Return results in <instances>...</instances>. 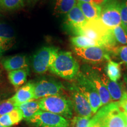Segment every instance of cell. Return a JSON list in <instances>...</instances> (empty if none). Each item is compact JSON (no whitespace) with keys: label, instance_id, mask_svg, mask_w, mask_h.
<instances>
[{"label":"cell","instance_id":"cell-26","mask_svg":"<svg viewBox=\"0 0 127 127\" xmlns=\"http://www.w3.org/2000/svg\"><path fill=\"white\" fill-rule=\"evenodd\" d=\"M116 42L127 46V32L121 25L115 27L112 29Z\"/></svg>","mask_w":127,"mask_h":127},{"label":"cell","instance_id":"cell-33","mask_svg":"<svg viewBox=\"0 0 127 127\" xmlns=\"http://www.w3.org/2000/svg\"><path fill=\"white\" fill-rule=\"evenodd\" d=\"M124 81L125 88H126V91L127 93V73L124 75Z\"/></svg>","mask_w":127,"mask_h":127},{"label":"cell","instance_id":"cell-6","mask_svg":"<svg viewBox=\"0 0 127 127\" xmlns=\"http://www.w3.org/2000/svg\"><path fill=\"white\" fill-rule=\"evenodd\" d=\"M26 121L34 127H69L70 125L69 120L62 116L41 109Z\"/></svg>","mask_w":127,"mask_h":127},{"label":"cell","instance_id":"cell-39","mask_svg":"<svg viewBox=\"0 0 127 127\" xmlns=\"http://www.w3.org/2000/svg\"><path fill=\"white\" fill-rule=\"evenodd\" d=\"M0 100H1V97H0Z\"/></svg>","mask_w":127,"mask_h":127},{"label":"cell","instance_id":"cell-15","mask_svg":"<svg viewBox=\"0 0 127 127\" xmlns=\"http://www.w3.org/2000/svg\"><path fill=\"white\" fill-rule=\"evenodd\" d=\"M2 66L8 71L28 69L26 58L24 55H15L5 58L1 61Z\"/></svg>","mask_w":127,"mask_h":127},{"label":"cell","instance_id":"cell-25","mask_svg":"<svg viewBox=\"0 0 127 127\" xmlns=\"http://www.w3.org/2000/svg\"><path fill=\"white\" fill-rule=\"evenodd\" d=\"M0 38L12 44L14 39V30L9 25L0 23Z\"/></svg>","mask_w":127,"mask_h":127},{"label":"cell","instance_id":"cell-38","mask_svg":"<svg viewBox=\"0 0 127 127\" xmlns=\"http://www.w3.org/2000/svg\"><path fill=\"white\" fill-rule=\"evenodd\" d=\"M0 75H1V71H0Z\"/></svg>","mask_w":127,"mask_h":127},{"label":"cell","instance_id":"cell-17","mask_svg":"<svg viewBox=\"0 0 127 127\" xmlns=\"http://www.w3.org/2000/svg\"><path fill=\"white\" fill-rule=\"evenodd\" d=\"M77 5L81 9L87 21L101 19V6L93 2H78Z\"/></svg>","mask_w":127,"mask_h":127},{"label":"cell","instance_id":"cell-9","mask_svg":"<svg viewBox=\"0 0 127 127\" xmlns=\"http://www.w3.org/2000/svg\"><path fill=\"white\" fill-rule=\"evenodd\" d=\"M74 52L79 57L90 63L98 64L111 60L108 50L101 47L76 48Z\"/></svg>","mask_w":127,"mask_h":127},{"label":"cell","instance_id":"cell-31","mask_svg":"<svg viewBox=\"0 0 127 127\" xmlns=\"http://www.w3.org/2000/svg\"><path fill=\"white\" fill-rule=\"evenodd\" d=\"M12 44L8 41L0 38V58H1L3 53L11 47Z\"/></svg>","mask_w":127,"mask_h":127},{"label":"cell","instance_id":"cell-11","mask_svg":"<svg viewBox=\"0 0 127 127\" xmlns=\"http://www.w3.org/2000/svg\"><path fill=\"white\" fill-rule=\"evenodd\" d=\"M69 91L71 94V100L72 102L74 111L77 116L91 118L93 112L91 105L87 98L78 89L75 84L71 85Z\"/></svg>","mask_w":127,"mask_h":127},{"label":"cell","instance_id":"cell-8","mask_svg":"<svg viewBox=\"0 0 127 127\" xmlns=\"http://www.w3.org/2000/svg\"><path fill=\"white\" fill-rule=\"evenodd\" d=\"M101 8V20L107 27L113 29L121 25V2L118 0H111Z\"/></svg>","mask_w":127,"mask_h":127},{"label":"cell","instance_id":"cell-28","mask_svg":"<svg viewBox=\"0 0 127 127\" xmlns=\"http://www.w3.org/2000/svg\"><path fill=\"white\" fill-rule=\"evenodd\" d=\"M91 117L76 116L71 120V127H88Z\"/></svg>","mask_w":127,"mask_h":127},{"label":"cell","instance_id":"cell-20","mask_svg":"<svg viewBox=\"0 0 127 127\" xmlns=\"http://www.w3.org/2000/svg\"><path fill=\"white\" fill-rule=\"evenodd\" d=\"M27 75L28 69L11 71L8 72V79L14 87H18L25 83Z\"/></svg>","mask_w":127,"mask_h":127},{"label":"cell","instance_id":"cell-24","mask_svg":"<svg viewBox=\"0 0 127 127\" xmlns=\"http://www.w3.org/2000/svg\"><path fill=\"white\" fill-rule=\"evenodd\" d=\"M24 0H0V10L12 11L23 6Z\"/></svg>","mask_w":127,"mask_h":127},{"label":"cell","instance_id":"cell-21","mask_svg":"<svg viewBox=\"0 0 127 127\" xmlns=\"http://www.w3.org/2000/svg\"><path fill=\"white\" fill-rule=\"evenodd\" d=\"M77 3L76 0H55L54 12L57 14H67Z\"/></svg>","mask_w":127,"mask_h":127},{"label":"cell","instance_id":"cell-10","mask_svg":"<svg viewBox=\"0 0 127 127\" xmlns=\"http://www.w3.org/2000/svg\"><path fill=\"white\" fill-rule=\"evenodd\" d=\"M64 87L55 79H41L34 83V99H41L52 95H61Z\"/></svg>","mask_w":127,"mask_h":127},{"label":"cell","instance_id":"cell-1","mask_svg":"<svg viewBox=\"0 0 127 127\" xmlns=\"http://www.w3.org/2000/svg\"><path fill=\"white\" fill-rule=\"evenodd\" d=\"M74 34L83 35L96 41L99 47L107 50H112L115 45L112 29L107 27L102 23L101 19L87 21L82 27L77 30Z\"/></svg>","mask_w":127,"mask_h":127},{"label":"cell","instance_id":"cell-14","mask_svg":"<svg viewBox=\"0 0 127 127\" xmlns=\"http://www.w3.org/2000/svg\"><path fill=\"white\" fill-rule=\"evenodd\" d=\"M11 99L18 106L34 99V83L30 81L20 88Z\"/></svg>","mask_w":127,"mask_h":127},{"label":"cell","instance_id":"cell-2","mask_svg":"<svg viewBox=\"0 0 127 127\" xmlns=\"http://www.w3.org/2000/svg\"><path fill=\"white\" fill-rule=\"evenodd\" d=\"M127 124L118 102L101 107L90 119L88 127H126Z\"/></svg>","mask_w":127,"mask_h":127},{"label":"cell","instance_id":"cell-35","mask_svg":"<svg viewBox=\"0 0 127 127\" xmlns=\"http://www.w3.org/2000/svg\"><path fill=\"white\" fill-rule=\"evenodd\" d=\"M123 115H124V117L125 123L127 124V112H123Z\"/></svg>","mask_w":127,"mask_h":127},{"label":"cell","instance_id":"cell-19","mask_svg":"<svg viewBox=\"0 0 127 127\" xmlns=\"http://www.w3.org/2000/svg\"><path fill=\"white\" fill-rule=\"evenodd\" d=\"M23 119L21 111L17 108L0 117V124L4 127H10L17 124Z\"/></svg>","mask_w":127,"mask_h":127},{"label":"cell","instance_id":"cell-32","mask_svg":"<svg viewBox=\"0 0 127 127\" xmlns=\"http://www.w3.org/2000/svg\"><path fill=\"white\" fill-rule=\"evenodd\" d=\"M119 105L121 108V109H123V112H127V93L124 94L123 97L121 98L120 101H119Z\"/></svg>","mask_w":127,"mask_h":127},{"label":"cell","instance_id":"cell-29","mask_svg":"<svg viewBox=\"0 0 127 127\" xmlns=\"http://www.w3.org/2000/svg\"><path fill=\"white\" fill-rule=\"evenodd\" d=\"M114 54L120 58L121 61L127 66V46L114 48Z\"/></svg>","mask_w":127,"mask_h":127},{"label":"cell","instance_id":"cell-13","mask_svg":"<svg viewBox=\"0 0 127 127\" xmlns=\"http://www.w3.org/2000/svg\"><path fill=\"white\" fill-rule=\"evenodd\" d=\"M87 22V20L77 5L66 14V24L74 33L82 27Z\"/></svg>","mask_w":127,"mask_h":127},{"label":"cell","instance_id":"cell-23","mask_svg":"<svg viewBox=\"0 0 127 127\" xmlns=\"http://www.w3.org/2000/svg\"><path fill=\"white\" fill-rule=\"evenodd\" d=\"M73 45L76 48H87L90 47H99L96 41L83 35L72 36L71 39Z\"/></svg>","mask_w":127,"mask_h":127},{"label":"cell","instance_id":"cell-5","mask_svg":"<svg viewBox=\"0 0 127 127\" xmlns=\"http://www.w3.org/2000/svg\"><path fill=\"white\" fill-rule=\"evenodd\" d=\"M75 85L84 95L91 105L93 114L102 107V102L97 90L94 86L91 81L82 72H79L75 78Z\"/></svg>","mask_w":127,"mask_h":127},{"label":"cell","instance_id":"cell-40","mask_svg":"<svg viewBox=\"0 0 127 127\" xmlns=\"http://www.w3.org/2000/svg\"></svg>","mask_w":127,"mask_h":127},{"label":"cell","instance_id":"cell-7","mask_svg":"<svg viewBox=\"0 0 127 127\" xmlns=\"http://www.w3.org/2000/svg\"><path fill=\"white\" fill-rule=\"evenodd\" d=\"M58 52V48L53 47H44L41 48L32 58V66L34 72L41 74L49 70Z\"/></svg>","mask_w":127,"mask_h":127},{"label":"cell","instance_id":"cell-36","mask_svg":"<svg viewBox=\"0 0 127 127\" xmlns=\"http://www.w3.org/2000/svg\"><path fill=\"white\" fill-rule=\"evenodd\" d=\"M111 1V0H105V1L106 3H107V2H108V1Z\"/></svg>","mask_w":127,"mask_h":127},{"label":"cell","instance_id":"cell-30","mask_svg":"<svg viewBox=\"0 0 127 127\" xmlns=\"http://www.w3.org/2000/svg\"><path fill=\"white\" fill-rule=\"evenodd\" d=\"M121 18L122 27L127 32V0L121 2Z\"/></svg>","mask_w":127,"mask_h":127},{"label":"cell","instance_id":"cell-4","mask_svg":"<svg viewBox=\"0 0 127 127\" xmlns=\"http://www.w3.org/2000/svg\"><path fill=\"white\" fill-rule=\"evenodd\" d=\"M41 110L52 112L69 120L72 118L74 108L71 99L62 95H52L39 100Z\"/></svg>","mask_w":127,"mask_h":127},{"label":"cell","instance_id":"cell-3","mask_svg":"<svg viewBox=\"0 0 127 127\" xmlns=\"http://www.w3.org/2000/svg\"><path fill=\"white\" fill-rule=\"evenodd\" d=\"M49 70L62 78L72 80L79 73V65L71 52L59 51Z\"/></svg>","mask_w":127,"mask_h":127},{"label":"cell","instance_id":"cell-37","mask_svg":"<svg viewBox=\"0 0 127 127\" xmlns=\"http://www.w3.org/2000/svg\"><path fill=\"white\" fill-rule=\"evenodd\" d=\"M0 127H3L2 125H1V124H0Z\"/></svg>","mask_w":127,"mask_h":127},{"label":"cell","instance_id":"cell-34","mask_svg":"<svg viewBox=\"0 0 127 127\" xmlns=\"http://www.w3.org/2000/svg\"><path fill=\"white\" fill-rule=\"evenodd\" d=\"M78 2H93V0H76Z\"/></svg>","mask_w":127,"mask_h":127},{"label":"cell","instance_id":"cell-18","mask_svg":"<svg viewBox=\"0 0 127 127\" xmlns=\"http://www.w3.org/2000/svg\"><path fill=\"white\" fill-rule=\"evenodd\" d=\"M17 108L21 111L23 119L27 121L31 118L39 110H40L39 101H32L23 103L17 106Z\"/></svg>","mask_w":127,"mask_h":127},{"label":"cell","instance_id":"cell-22","mask_svg":"<svg viewBox=\"0 0 127 127\" xmlns=\"http://www.w3.org/2000/svg\"><path fill=\"white\" fill-rule=\"evenodd\" d=\"M105 71L107 74L106 75L112 81L117 82L120 79L121 76L120 64L118 63L111 60L108 61L105 68Z\"/></svg>","mask_w":127,"mask_h":127},{"label":"cell","instance_id":"cell-12","mask_svg":"<svg viewBox=\"0 0 127 127\" xmlns=\"http://www.w3.org/2000/svg\"><path fill=\"white\" fill-rule=\"evenodd\" d=\"M82 73L91 81L99 94L102 106L111 102V99L109 92L104 85L101 78V74L90 66H87L84 68Z\"/></svg>","mask_w":127,"mask_h":127},{"label":"cell","instance_id":"cell-27","mask_svg":"<svg viewBox=\"0 0 127 127\" xmlns=\"http://www.w3.org/2000/svg\"><path fill=\"white\" fill-rule=\"evenodd\" d=\"M17 108V105L11 99L4 100L0 102V117L11 112Z\"/></svg>","mask_w":127,"mask_h":127},{"label":"cell","instance_id":"cell-16","mask_svg":"<svg viewBox=\"0 0 127 127\" xmlns=\"http://www.w3.org/2000/svg\"><path fill=\"white\" fill-rule=\"evenodd\" d=\"M101 78L103 84L109 92L112 100L120 101L123 97L124 94L125 93L123 85L117 82L110 80L109 78L104 74H101Z\"/></svg>","mask_w":127,"mask_h":127}]
</instances>
